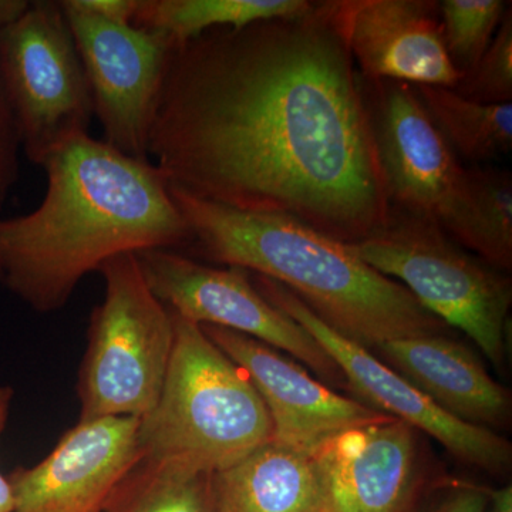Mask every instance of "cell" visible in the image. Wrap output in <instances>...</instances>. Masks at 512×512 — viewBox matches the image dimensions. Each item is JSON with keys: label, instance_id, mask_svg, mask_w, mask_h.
Returning <instances> with one entry per match:
<instances>
[{"label": "cell", "instance_id": "obj_1", "mask_svg": "<svg viewBox=\"0 0 512 512\" xmlns=\"http://www.w3.org/2000/svg\"><path fill=\"white\" fill-rule=\"evenodd\" d=\"M148 158L194 197L346 244L392 218L362 76L330 2L174 43Z\"/></svg>", "mask_w": 512, "mask_h": 512}, {"label": "cell", "instance_id": "obj_2", "mask_svg": "<svg viewBox=\"0 0 512 512\" xmlns=\"http://www.w3.org/2000/svg\"><path fill=\"white\" fill-rule=\"evenodd\" d=\"M42 168L39 207L0 218V282L33 311H59L83 278L116 256L190 244L170 183L150 160L83 134Z\"/></svg>", "mask_w": 512, "mask_h": 512}, {"label": "cell", "instance_id": "obj_3", "mask_svg": "<svg viewBox=\"0 0 512 512\" xmlns=\"http://www.w3.org/2000/svg\"><path fill=\"white\" fill-rule=\"evenodd\" d=\"M170 191L190 229L188 245L212 262L279 282L357 345L375 350L390 340L446 335L439 318L346 242L284 215L235 210L173 185Z\"/></svg>", "mask_w": 512, "mask_h": 512}, {"label": "cell", "instance_id": "obj_4", "mask_svg": "<svg viewBox=\"0 0 512 512\" xmlns=\"http://www.w3.org/2000/svg\"><path fill=\"white\" fill-rule=\"evenodd\" d=\"M173 318L163 390L138 424L140 463L214 474L271 441V417L244 370L201 326Z\"/></svg>", "mask_w": 512, "mask_h": 512}, {"label": "cell", "instance_id": "obj_5", "mask_svg": "<svg viewBox=\"0 0 512 512\" xmlns=\"http://www.w3.org/2000/svg\"><path fill=\"white\" fill-rule=\"evenodd\" d=\"M104 298L94 309L80 370V420L143 419L163 390L173 355V313L148 288L136 254L101 266Z\"/></svg>", "mask_w": 512, "mask_h": 512}, {"label": "cell", "instance_id": "obj_6", "mask_svg": "<svg viewBox=\"0 0 512 512\" xmlns=\"http://www.w3.org/2000/svg\"><path fill=\"white\" fill-rule=\"evenodd\" d=\"M349 245L444 325L466 333L494 366L504 365L510 279L468 254L437 225L396 210L382 231Z\"/></svg>", "mask_w": 512, "mask_h": 512}, {"label": "cell", "instance_id": "obj_7", "mask_svg": "<svg viewBox=\"0 0 512 512\" xmlns=\"http://www.w3.org/2000/svg\"><path fill=\"white\" fill-rule=\"evenodd\" d=\"M0 83L30 163L42 167L66 141L89 134L92 93L60 2H32L3 30Z\"/></svg>", "mask_w": 512, "mask_h": 512}, {"label": "cell", "instance_id": "obj_8", "mask_svg": "<svg viewBox=\"0 0 512 512\" xmlns=\"http://www.w3.org/2000/svg\"><path fill=\"white\" fill-rule=\"evenodd\" d=\"M363 92L393 210L429 221L473 251L474 202L467 168L412 84L365 80Z\"/></svg>", "mask_w": 512, "mask_h": 512}, {"label": "cell", "instance_id": "obj_9", "mask_svg": "<svg viewBox=\"0 0 512 512\" xmlns=\"http://www.w3.org/2000/svg\"><path fill=\"white\" fill-rule=\"evenodd\" d=\"M137 259L148 288L180 318L198 326L234 330L272 349L284 350L326 382L346 383L318 340L266 301L245 269L214 268L173 249L140 252Z\"/></svg>", "mask_w": 512, "mask_h": 512}, {"label": "cell", "instance_id": "obj_10", "mask_svg": "<svg viewBox=\"0 0 512 512\" xmlns=\"http://www.w3.org/2000/svg\"><path fill=\"white\" fill-rule=\"evenodd\" d=\"M82 59L104 143L148 158L151 127L174 42L134 25H116L60 2Z\"/></svg>", "mask_w": 512, "mask_h": 512}, {"label": "cell", "instance_id": "obj_11", "mask_svg": "<svg viewBox=\"0 0 512 512\" xmlns=\"http://www.w3.org/2000/svg\"><path fill=\"white\" fill-rule=\"evenodd\" d=\"M252 279L266 301L291 316L318 340L338 365L348 383L346 386L362 399L360 402L429 434L461 463L494 476L507 473L512 447L504 437L495 431L464 423L441 410L373 352L326 325L284 285L261 275Z\"/></svg>", "mask_w": 512, "mask_h": 512}, {"label": "cell", "instance_id": "obj_12", "mask_svg": "<svg viewBox=\"0 0 512 512\" xmlns=\"http://www.w3.org/2000/svg\"><path fill=\"white\" fill-rule=\"evenodd\" d=\"M312 460L325 512H417L426 488L419 431L393 417L333 437Z\"/></svg>", "mask_w": 512, "mask_h": 512}, {"label": "cell", "instance_id": "obj_13", "mask_svg": "<svg viewBox=\"0 0 512 512\" xmlns=\"http://www.w3.org/2000/svg\"><path fill=\"white\" fill-rule=\"evenodd\" d=\"M133 417L79 421L40 463L9 476L13 512H104L140 461Z\"/></svg>", "mask_w": 512, "mask_h": 512}, {"label": "cell", "instance_id": "obj_14", "mask_svg": "<svg viewBox=\"0 0 512 512\" xmlns=\"http://www.w3.org/2000/svg\"><path fill=\"white\" fill-rule=\"evenodd\" d=\"M244 370L272 421V441L312 457L345 431L387 419V414L316 382L278 350L234 330L201 326Z\"/></svg>", "mask_w": 512, "mask_h": 512}, {"label": "cell", "instance_id": "obj_15", "mask_svg": "<svg viewBox=\"0 0 512 512\" xmlns=\"http://www.w3.org/2000/svg\"><path fill=\"white\" fill-rule=\"evenodd\" d=\"M330 6L363 79L447 89L463 80L444 47L439 2L333 0Z\"/></svg>", "mask_w": 512, "mask_h": 512}, {"label": "cell", "instance_id": "obj_16", "mask_svg": "<svg viewBox=\"0 0 512 512\" xmlns=\"http://www.w3.org/2000/svg\"><path fill=\"white\" fill-rule=\"evenodd\" d=\"M373 352L456 419L491 431L510 423V392L458 340L447 335L416 336L390 340Z\"/></svg>", "mask_w": 512, "mask_h": 512}, {"label": "cell", "instance_id": "obj_17", "mask_svg": "<svg viewBox=\"0 0 512 512\" xmlns=\"http://www.w3.org/2000/svg\"><path fill=\"white\" fill-rule=\"evenodd\" d=\"M212 512H325L312 457L268 441L211 474Z\"/></svg>", "mask_w": 512, "mask_h": 512}, {"label": "cell", "instance_id": "obj_18", "mask_svg": "<svg viewBox=\"0 0 512 512\" xmlns=\"http://www.w3.org/2000/svg\"><path fill=\"white\" fill-rule=\"evenodd\" d=\"M312 5L306 0H140L133 25L183 43L212 29L291 18Z\"/></svg>", "mask_w": 512, "mask_h": 512}, {"label": "cell", "instance_id": "obj_19", "mask_svg": "<svg viewBox=\"0 0 512 512\" xmlns=\"http://www.w3.org/2000/svg\"><path fill=\"white\" fill-rule=\"evenodd\" d=\"M414 89L457 157L487 163L511 153L512 103H477L447 87Z\"/></svg>", "mask_w": 512, "mask_h": 512}, {"label": "cell", "instance_id": "obj_20", "mask_svg": "<svg viewBox=\"0 0 512 512\" xmlns=\"http://www.w3.org/2000/svg\"><path fill=\"white\" fill-rule=\"evenodd\" d=\"M474 202L473 252L494 269L512 266V178L495 167L467 168Z\"/></svg>", "mask_w": 512, "mask_h": 512}, {"label": "cell", "instance_id": "obj_21", "mask_svg": "<svg viewBox=\"0 0 512 512\" xmlns=\"http://www.w3.org/2000/svg\"><path fill=\"white\" fill-rule=\"evenodd\" d=\"M211 474L140 463L117 512H212Z\"/></svg>", "mask_w": 512, "mask_h": 512}, {"label": "cell", "instance_id": "obj_22", "mask_svg": "<svg viewBox=\"0 0 512 512\" xmlns=\"http://www.w3.org/2000/svg\"><path fill=\"white\" fill-rule=\"evenodd\" d=\"M504 0H444L440 2L441 36L448 59L458 72L476 69L510 9Z\"/></svg>", "mask_w": 512, "mask_h": 512}, {"label": "cell", "instance_id": "obj_23", "mask_svg": "<svg viewBox=\"0 0 512 512\" xmlns=\"http://www.w3.org/2000/svg\"><path fill=\"white\" fill-rule=\"evenodd\" d=\"M454 92L483 104L512 101V8L507 10L493 42L476 69L454 87Z\"/></svg>", "mask_w": 512, "mask_h": 512}, {"label": "cell", "instance_id": "obj_24", "mask_svg": "<svg viewBox=\"0 0 512 512\" xmlns=\"http://www.w3.org/2000/svg\"><path fill=\"white\" fill-rule=\"evenodd\" d=\"M20 141L0 83V211L19 180Z\"/></svg>", "mask_w": 512, "mask_h": 512}, {"label": "cell", "instance_id": "obj_25", "mask_svg": "<svg viewBox=\"0 0 512 512\" xmlns=\"http://www.w3.org/2000/svg\"><path fill=\"white\" fill-rule=\"evenodd\" d=\"M490 491L476 484H450L424 512H487Z\"/></svg>", "mask_w": 512, "mask_h": 512}, {"label": "cell", "instance_id": "obj_26", "mask_svg": "<svg viewBox=\"0 0 512 512\" xmlns=\"http://www.w3.org/2000/svg\"><path fill=\"white\" fill-rule=\"evenodd\" d=\"M67 2L73 8L116 25H133L138 5H140V0H67Z\"/></svg>", "mask_w": 512, "mask_h": 512}, {"label": "cell", "instance_id": "obj_27", "mask_svg": "<svg viewBox=\"0 0 512 512\" xmlns=\"http://www.w3.org/2000/svg\"><path fill=\"white\" fill-rule=\"evenodd\" d=\"M13 390L9 386H0V436L8 423L10 407H12ZM15 508V495L9 477L0 471V512H13Z\"/></svg>", "mask_w": 512, "mask_h": 512}, {"label": "cell", "instance_id": "obj_28", "mask_svg": "<svg viewBox=\"0 0 512 512\" xmlns=\"http://www.w3.org/2000/svg\"><path fill=\"white\" fill-rule=\"evenodd\" d=\"M28 0H0V35L30 8Z\"/></svg>", "mask_w": 512, "mask_h": 512}]
</instances>
